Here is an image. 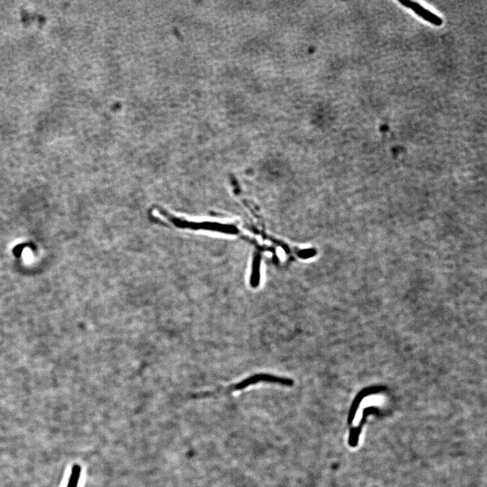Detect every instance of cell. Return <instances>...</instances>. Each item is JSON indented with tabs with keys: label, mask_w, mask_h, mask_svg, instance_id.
I'll use <instances>...</instances> for the list:
<instances>
[{
	"label": "cell",
	"mask_w": 487,
	"mask_h": 487,
	"mask_svg": "<svg viewBox=\"0 0 487 487\" xmlns=\"http://www.w3.org/2000/svg\"><path fill=\"white\" fill-rule=\"evenodd\" d=\"M260 260L257 259L254 261L253 265L252 274L250 277V286L253 288H256L260 284Z\"/></svg>",
	"instance_id": "4"
},
{
	"label": "cell",
	"mask_w": 487,
	"mask_h": 487,
	"mask_svg": "<svg viewBox=\"0 0 487 487\" xmlns=\"http://www.w3.org/2000/svg\"><path fill=\"white\" fill-rule=\"evenodd\" d=\"M259 382H270V383L279 384L280 385L286 386V387H292L294 384V380L291 378L279 377V376H274V375L268 374H254L242 380L239 383L234 386L233 390L235 391H241L246 389L251 385L259 383Z\"/></svg>",
	"instance_id": "1"
},
{
	"label": "cell",
	"mask_w": 487,
	"mask_h": 487,
	"mask_svg": "<svg viewBox=\"0 0 487 487\" xmlns=\"http://www.w3.org/2000/svg\"><path fill=\"white\" fill-rule=\"evenodd\" d=\"M399 2L403 5V6L412 9L416 14L421 17V18L426 20V21L429 22L430 23L438 26L442 25L443 20L440 17L431 12L429 9L424 8L419 3L414 2V1H409V0L399 1Z\"/></svg>",
	"instance_id": "2"
},
{
	"label": "cell",
	"mask_w": 487,
	"mask_h": 487,
	"mask_svg": "<svg viewBox=\"0 0 487 487\" xmlns=\"http://www.w3.org/2000/svg\"><path fill=\"white\" fill-rule=\"evenodd\" d=\"M81 472L82 468L79 464H74L71 469L69 479H68V484L66 487H78L79 480L81 479Z\"/></svg>",
	"instance_id": "3"
}]
</instances>
